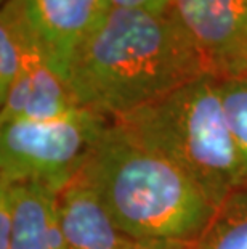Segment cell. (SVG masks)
I'll return each mask as SVG.
<instances>
[{"instance_id": "8", "label": "cell", "mask_w": 247, "mask_h": 249, "mask_svg": "<svg viewBox=\"0 0 247 249\" xmlns=\"http://www.w3.org/2000/svg\"><path fill=\"white\" fill-rule=\"evenodd\" d=\"M85 109L65 79L42 60L26 68L0 100V124L37 123L71 116Z\"/></svg>"}, {"instance_id": "3", "label": "cell", "mask_w": 247, "mask_h": 249, "mask_svg": "<svg viewBox=\"0 0 247 249\" xmlns=\"http://www.w3.org/2000/svg\"><path fill=\"white\" fill-rule=\"evenodd\" d=\"M115 123L181 169L217 208L247 182L215 74H204Z\"/></svg>"}, {"instance_id": "13", "label": "cell", "mask_w": 247, "mask_h": 249, "mask_svg": "<svg viewBox=\"0 0 247 249\" xmlns=\"http://www.w3.org/2000/svg\"><path fill=\"white\" fill-rule=\"evenodd\" d=\"M13 231V196L8 185L0 183V249H10Z\"/></svg>"}, {"instance_id": "16", "label": "cell", "mask_w": 247, "mask_h": 249, "mask_svg": "<svg viewBox=\"0 0 247 249\" xmlns=\"http://www.w3.org/2000/svg\"><path fill=\"white\" fill-rule=\"evenodd\" d=\"M7 2H10V0H2V5H5V3H7Z\"/></svg>"}, {"instance_id": "6", "label": "cell", "mask_w": 247, "mask_h": 249, "mask_svg": "<svg viewBox=\"0 0 247 249\" xmlns=\"http://www.w3.org/2000/svg\"><path fill=\"white\" fill-rule=\"evenodd\" d=\"M183 28L217 77L247 74V0H173Z\"/></svg>"}, {"instance_id": "2", "label": "cell", "mask_w": 247, "mask_h": 249, "mask_svg": "<svg viewBox=\"0 0 247 249\" xmlns=\"http://www.w3.org/2000/svg\"><path fill=\"white\" fill-rule=\"evenodd\" d=\"M81 177L115 225L141 241L186 246L217 211L181 169L136 142L115 121L93 145Z\"/></svg>"}, {"instance_id": "11", "label": "cell", "mask_w": 247, "mask_h": 249, "mask_svg": "<svg viewBox=\"0 0 247 249\" xmlns=\"http://www.w3.org/2000/svg\"><path fill=\"white\" fill-rule=\"evenodd\" d=\"M42 60L16 13L2 5L0 13V100L31 63ZM44 61V60H42ZM45 63V61H44Z\"/></svg>"}, {"instance_id": "7", "label": "cell", "mask_w": 247, "mask_h": 249, "mask_svg": "<svg viewBox=\"0 0 247 249\" xmlns=\"http://www.w3.org/2000/svg\"><path fill=\"white\" fill-rule=\"evenodd\" d=\"M58 211L67 249H156L165 245L136 240L120 230L81 174L58 192Z\"/></svg>"}, {"instance_id": "9", "label": "cell", "mask_w": 247, "mask_h": 249, "mask_svg": "<svg viewBox=\"0 0 247 249\" xmlns=\"http://www.w3.org/2000/svg\"><path fill=\"white\" fill-rule=\"evenodd\" d=\"M8 187L13 196L10 249H67L58 211V190L40 183Z\"/></svg>"}, {"instance_id": "12", "label": "cell", "mask_w": 247, "mask_h": 249, "mask_svg": "<svg viewBox=\"0 0 247 249\" xmlns=\"http://www.w3.org/2000/svg\"><path fill=\"white\" fill-rule=\"evenodd\" d=\"M220 95L231 135L247 167V74L220 77Z\"/></svg>"}, {"instance_id": "4", "label": "cell", "mask_w": 247, "mask_h": 249, "mask_svg": "<svg viewBox=\"0 0 247 249\" xmlns=\"http://www.w3.org/2000/svg\"><path fill=\"white\" fill-rule=\"evenodd\" d=\"M111 121L90 109L51 121L0 124V183L60 190L79 176Z\"/></svg>"}, {"instance_id": "1", "label": "cell", "mask_w": 247, "mask_h": 249, "mask_svg": "<svg viewBox=\"0 0 247 249\" xmlns=\"http://www.w3.org/2000/svg\"><path fill=\"white\" fill-rule=\"evenodd\" d=\"M207 72L202 53L170 10L113 5L79 49L67 84L82 108L117 121Z\"/></svg>"}, {"instance_id": "14", "label": "cell", "mask_w": 247, "mask_h": 249, "mask_svg": "<svg viewBox=\"0 0 247 249\" xmlns=\"http://www.w3.org/2000/svg\"><path fill=\"white\" fill-rule=\"evenodd\" d=\"M173 0H111L114 7L120 8H136L146 12L164 13L170 8Z\"/></svg>"}, {"instance_id": "15", "label": "cell", "mask_w": 247, "mask_h": 249, "mask_svg": "<svg viewBox=\"0 0 247 249\" xmlns=\"http://www.w3.org/2000/svg\"><path fill=\"white\" fill-rule=\"evenodd\" d=\"M156 249H185V246L181 245H170V243H165V245H161L159 248Z\"/></svg>"}, {"instance_id": "5", "label": "cell", "mask_w": 247, "mask_h": 249, "mask_svg": "<svg viewBox=\"0 0 247 249\" xmlns=\"http://www.w3.org/2000/svg\"><path fill=\"white\" fill-rule=\"evenodd\" d=\"M7 3L42 60L66 82L79 49L113 7L111 0H10Z\"/></svg>"}, {"instance_id": "10", "label": "cell", "mask_w": 247, "mask_h": 249, "mask_svg": "<svg viewBox=\"0 0 247 249\" xmlns=\"http://www.w3.org/2000/svg\"><path fill=\"white\" fill-rule=\"evenodd\" d=\"M185 249H247V182L233 192Z\"/></svg>"}]
</instances>
